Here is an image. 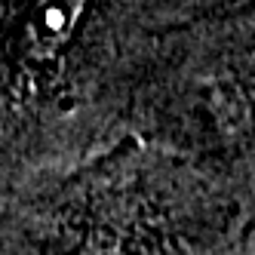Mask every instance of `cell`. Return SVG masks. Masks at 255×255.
<instances>
[{
    "mask_svg": "<svg viewBox=\"0 0 255 255\" xmlns=\"http://www.w3.org/2000/svg\"><path fill=\"white\" fill-rule=\"evenodd\" d=\"M215 234L203 181L135 144L74 172L46 169L0 206V252L200 249Z\"/></svg>",
    "mask_w": 255,
    "mask_h": 255,
    "instance_id": "cell-1",
    "label": "cell"
},
{
    "mask_svg": "<svg viewBox=\"0 0 255 255\" xmlns=\"http://www.w3.org/2000/svg\"><path fill=\"white\" fill-rule=\"evenodd\" d=\"M105 0H0V206L89 141L108 46Z\"/></svg>",
    "mask_w": 255,
    "mask_h": 255,
    "instance_id": "cell-2",
    "label": "cell"
}]
</instances>
